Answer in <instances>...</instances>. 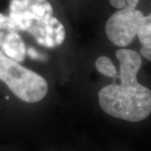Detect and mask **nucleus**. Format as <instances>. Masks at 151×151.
<instances>
[{"label":"nucleus","mask_w":151,"mask_h":151,"mask_svg":"<svg viewBox=\"0 0 151 151\" xmlns=\"http://www.w3.org/2000/svg\"><path fill=\"white\" fill-rule=\"evenodd\" d=\"M120 63V84L112 83L99 90L98 100L105 113L128 122H140L151 114V90L137 81L142 64L139 53L128 48L116 51Z\"/></svg>","instance_id":"f257e3e1"},{"label":"nucleus","mask_w":151,"mask_h":151,"mask_svg":"<svg viewBox=\"0 0 151 151\" xmlns=\"http://www.w3.org/2000/svg\"><path fill=\"white\" fill-rule=\"evenodd\" d=\"M47 0H12L10 16L18 31L29 32L45 47L60 46L65 40V28L53 17Z\"/></svg>","instance_id":"f03ea898"},{"label":"nucleus","mask_w":151,"mask_h":151,"mask_svg":"<svg viewBox=\"0 0 151 151\" xmlns=\"http://www.w3.org/2000/svg\"><path fill=\"white\" fill-rule=\"evenodd\" d=\"M0 81L18 98L28 103H37L47 94V81L40 75L25 68L0 49Z\"/></svg>","instance_id":"7ed1b4c3"},{"label":"nucleus","mask_w":151,"mask_h":151,"mask_svg":"<svg viewBox=\"0 0 151 151\" xmlns=\"http://www.w3.org/2000/svg\"><path fill=\"white\" fill-rule=\"evenodd\" d=\"M105 31L116 46H128L137 37L142 46L151 48V13L144 16L140 10L127 6L108 19Z\"/></svg>","instance_id":"20e7f679"},{"label":"nucleus","mask_w":151,"mask_h":151,"mask_svg":"<svg viewBox=\"0 0 151 151\" xmlns=\"http://www.w3.org/2000/svg\"><path fill=\"white\" fill-rule=\"evenodd\" d=\"M17 32L10 18L0 14V49L10 58L22 62L25 59L26 46Z\"/></svg>","instance_id":"39448f33"},{"label":"nucleus","mask_w":151,"mask_h":151,"mask_svg":"<svg viewBox=\"0 0 151 151\" xmlns=\"http://www.w3.org/2000/svg\"><path fill=\"white\" fill-rule=\"evenodd\" d=\"M95 68L99 73L108 78H117L118 71L113 62L107 56H100L95 61Z\"/></svg>","instance_id":"423d86ee"},{"label":"nucleus","mask_w":151,"mask_h":151,"mask_svg":"<svg viewBox=\"0 0 151 151\" xmlns=\"http://www.w3.org/2000/svg\"><path fill=\"white\" fill-rule=\"evenodd\" d=\"M110 1V4L113 6V7L117 8L118 10L119 9H123V8H126L127 6V1L126 0H109Z\"/></svg>","instance_id":"0eeeda50"},{"label":"nucleus","mask_w":151,"mask_h":151,"mask_svg":"<svg viewBox=\"0 0 151 151\" xmlns=\"http://www.w3.org/2000/svg\"><path fill=\"white\" fill-rule=\"evenodd\" d=\"M140 56H142L148 61H151V48L142 46L140 48Z\"/></svg>","instance_id":"6e6552de"},{"label":"nucleus","mask_w":151,"mask_h":151,"mask_svg":"<svg viewBox=\"0 0 151 151\" xmlns=\"http://www.w3.org/2000/svg\"><path fill=\"white\" fill-rule=\"evenodd\" d=\"M29 52V55L32 57V58L34 59H40V56H39V54L35 51L34 48H29V49L28 50Z\"/></svg>","instance_id":"1a4fd4ad"},{"label":"nucleus","mask_w":151,"mask_h":151,"mask_svg":"<svg viewBox=\"0 0 151 151\" xmlns=\"http://www.w3.org/2000/svg\"><path fill=\"white\" fill-rule=\"evenodd\" d=\"M127 1V5L129 7H132V8H137V4L139 3L140 0H126Z\"/></svg>","instance_id":"9d476101"}]
</instances>
